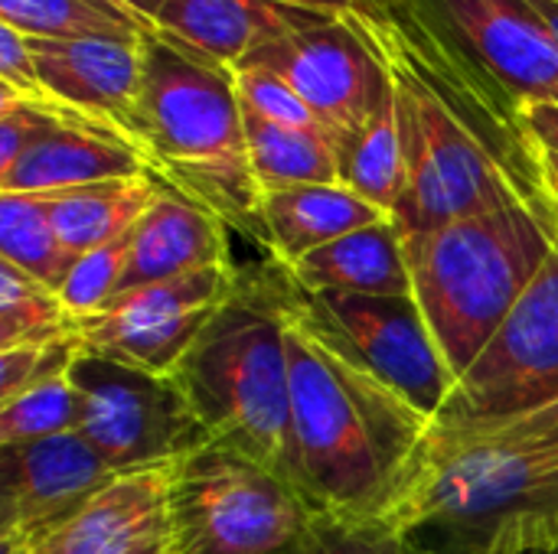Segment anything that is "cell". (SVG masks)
Instances as JSON below:
<instances>
[{
	"instance_id": "cell-1",
	"label": "cell",
	"mask_w": 558,
	"mask_h": 554,
	"mask_svg": "<svg viewBox=\"0 0 558 554\" xmlns=\"http://www.w3.org/2000/svg\"><path fill=\"white\" fill-rule=\"evenodd\" d=\"M288 480L337 516H379L435 421L311 330L288 300Z\"/></svg>"
},
{
	"instance_id": "cell-2",
	"label": "cell",
	"mask_w": 558,
	"mask_h": 554,
	"mask_svg": "<svg viewBox=\"0 0 558 554\" xmlns=\"http://www.w3.org/2000/svg\"><path fill=\"white\" fill-rule=\"evenodd\" d=\"M379 519L412 554L558 552V444L435 424Z\"/></svg>"
},
{
	"instance_id": "cell-3",
	"label": "cell",
	"mask_w": 558,
	"mask_h": 554,
	"mask_svg": "<svg viewBox=\"0 0 558 554\" xmlns=\"http://www.w3.org/2000/svg\"><path fill=\"white\" fill-rule=\"evenodd\" d=\"M137 140L163 186L216 212L248 242L265 245L262 186L248 160L235 69L147 33Z\"/></svg>"
},
{
	"instance_id": "cell-4",
	"label": "cell",
	"mask_w": 558,
	"mask_h": 554,
	"mask_svg": "<svg viewBox=\"0 0 558 554\" xmlns=\"http://www.w3.org/2000/svg\"><path fill=\"white\" fill-rule=\"evenodd\" d=\"M288 300L291 281L275 261L239 268L232 294L173 372L213 441L284 477L291 447Z\"/></svg>"
},
{
	"instance_id": "cell-5",
	"label": "cell",
	"mask_w": 558,
	"mask_h": 554,
	"mask_svg": "<svg viewBox=\"0 0 558 554\" xmlns=\"http://www.w3.org/2000/svg\"><path fill=\"white\" fill-rule=\"evenodd\" d=\"M556 242L546 206L513 202L405 238L412 294L461 379L533 284Z\"/></svg>"
},
{
	"instance_id": "cell-6",
	"label": "cell",
	"mask_w": 558,
	"mask_h": 554,
	"mask_svg": "<svg viewBox=\"0 0 558 554\" xmlns=\"http://www.w3.org/2000/svg\"><path fill=\"white\" fill-rule=\"evenodd\" d=\"M350 16L383 56L402 114L409 186L392 216L402 229V238L425 235L458 219L484 216L513 202L543 206L490 153V147L464 124V118L402 59V52L366 23L363 13L350 10Z\"/></svg>"
},
{
	"instance_id": "cell-7",
	"label": "cell",
	"mask_w": 558,
	"mask_h": 554,
	"mask_svg": "<svg viewBox=\"0 0 558 554\" xmlns=\"http://www.w3.org/2000/svg\"><path fill=\"white\" fill-rule=\"evenodd\" d=\"M314 516L284 473L209 441L177 464L170 554H301Z\"/></svg>"
},
{
	"instance_id": "cell-8",
	"label": "cell",
	"mask_w": 558,
	"mask_h": 554,
	"mask_svg": "<svg viewBox=\"0 0 558 554\" xmlns=\"http://www.w3.org/2000/svg\"><path fill=\"white\" fill-rule=\"evenodd\" d=\"M497 108L558 104V39L530 0H386Z\"/></svg>"
},
{
	"instance_id": "cell-9",
	"label": "cell",
	"mask_w": 558,
	"mask_h": 554,
	"mask_svg": "<svg viewBox=\"0 0 558 554\" xmlns=\"http://www.w3.org/2000/svg\"><path fill=\"white\" fill-rule=\"evenodd\" d=\"M69 376L78 392L75 431L111 473L180 464L213 441L173 376L141 372L85 349Z\"/></svg>"
},
{
	"instance_id": "cell-10",
	"label": "cell",
	"mask_w": 558,
	"mask_h": 554,
	"mask_svg": "<svg viewBox=\"0 0 558 554\" xmlns=\"http://www.w3.org/2000/svg\"><path fill=\"white\" fill-rule=\"evenodd\" d=\"M291 307L333 349L396 389L432 421L445 415L458 379L448 369L415 294L311 297L291 284Z\"/></svg>"
},
{
	"instance_id": "cell-11",
	"label": "cell",
	"mask_w": 558,
	"mask_h": 554,
	"mask_svg": "<svg viewBox=\"0 0 558 554\" xmlns=\"http://www.w3.org/2000/svg\"><path fill=\"white\" fill-rule=\"evenodd\" d=\"M553 402H558V222L546 264L458 379L438 424L507 421Z\"/></svg>"
},
{
	"instance_id": "cell-12",
	"label": "cell",
	"mask_w": 558,
	"mask_h": 554,
	"mask_svg": "<svg viewBox=\"0 0 558 554\" xmlns=\"http://www.w3.org/2000/svg\"><path fill=\"white\" fill-rule=\"evenodd\" d=\"M235 278V264L203 268L124 291L78 323L82 349L141 372L173 376L196 336L232 294Z\"/></svg>"
},
{
	"instance_id": "cell-13",
	"label": "cell",
	"mask_w": 558,
	"mask_h": 554,
	"mask_svg": "<svg viewBox=\"0 0 558 554\" xmlns=\"http://www.w3.org/2000/svg\"><path fill=\"white\" fill-rule=\"evenodd\" d=\"M242 65L281 75L327 127L337 150L392 98V75L350 13H333L278 39Z\"/></svg>"
},
{
	"instance_id": "cell-14",
	"label": "cell",
	"mask_w": 558,
	"mask_h": 554,
	"mask_svg": "<svg viewBox=\"0 0 558 554\" xmlns=\"http://www.w3.org/2000/svg\"><path fill=\"white\" fill-rule=\"evenodd\" d=\"M114 477L78 431L0 447V545L46 535Z\"/></svg>"
},
{
	"instance_id": "cell-15",
	"label": "cell",
	"mask_w": 558,
	"mask_h": 554,
	"mask_svg": "<svg viewBox=\"0 0 558 554\" xmlns=\"http://www.w3.org/2000/svg\"><path fill=\"white\" fill-rule=\"evenodd\" d=\"M144 36L29 39L39 91L88 121L118 131L141 150L137 108L144 85Z\"/></svg>"
},
{
	"instance_id": "cell-16",
	"label": "cell",
	"mask_w": 558,
	"mask_h": 554,
	"mask_svg": "<svg viewBox=\"0 0 558 554\" xmlns=\"http://www.w3.org/2000/svg\"><path fill=\"white\" fill-rule=\"evenodd\" d=\"M177 464L118 473L75 516L29 545L39 554H170Z\"/></svg>"
},
{
	"instance_id": "cell-17",
	"label": "cell",
	"mask_w": 558,
	"mask_h": 554,
	"mask_svg": "<svg viewBox=\"0 0 558 554\" xmlns=\"http://www.w3.org/2000/svg\"><path fill=\"white\" fill-rule=\"evenodd\" d=\"M333 13L281 0H163L154 33L177 39L219 65H242L252 52L288 39Z\"/></svg>"
},
{
	"instance_id": "cell-18",
	"label": "cell",
	"mask_w": 558,
	"mask_h": 554,
	"mask_svg": "<svg viewBox=\"0 0 558 554\" xmlns=\"http://www.w3.org/2000/svg\"><path fill=\"white\" fill-rule=\"evenodd\" d=\"M229 232L216 212L167 186L131 232L128 271L118 294L203 268H232Z\"/></svg>"
},
{
	"instance_id": "cell-19",
	"label": "cell",
	"mask_w": 558,
	"mask_h": 554,
	"mask_svg": "<svg viewBox=\"0 0 558 554\" xmlns=\"http://www.w3.org/2000/svg\"><path fill=\"white\" fill-rule=\"evenodd\" d=\"M141 173H150V163L131 140L82 124H59L0 173V193H62Z\"/></svg>"
},
{
	"instance_id": "cell-20",
	"label": "cell",
	"mask_w": 558,
	"mask_h": 554,
	"mask_svg": "<svg viewBox=\"0 0 558 554\" xmlns=\"http://www.w3.org/2000/svg\"><path fill=\"white\" fill-rule=\"evenodd\" d=\"M281 271L301 294H311V297L317 294H356V297L412 294L405 238L396 219L356 229L298 258L294 264Z\"/></svg>"
},
{
	"instance_id": "cell-21",
	"label": "cell",
	"mask_w": 558,
	"mask_h": 554,
	"mask_svg": "<svg viewBox=\"0 0 558 554\" xmlns=\"http://www.w3.org/2000/svg\"><path fill=\"white\" fill-rule=\"evenodd\" d=\"M392 219L343 183H314L262 193V235L268 261L288 268L298 258L376 222Z\"/></svg>"
},
{
	"instance_id": "cell-22",
	"label": "cell",
	"mask_w": 558,
	"mask_h": 554,
	"mask_svg": "<svg viewBox=\"0 0 558 554\" xmlns=\"http://www.w3.org/2000/svg\"><path fill=\"white\" fill-rule=\"evenodd\" d=\"M163 189L167 186L154 173H141L46 196L59 242L78 258L85 251L128 238Z\"/></svg>"
},
{
	"instance_id": "cell-23",
	"label": "cell",
	"mask_w": 558,
	"mask_h": 554,
	"mask_svg": "<svg viewBox=\"0 0 558 554\" xmlns=\"http://www.w3.org/2000/svg\"><path fill=\"white\" fill-rule=\"evenodd\" d=\"M337 153H340V183L350 186L366 202L379 206L383 212L396 216L409 186L405 137H402L396 88L392 98L347 144H340Z\"/></svg>"
},
{
	"instance_id": "cell-24",
	"label": "cell",
	"mask_w": 558,
	"mask_h": 554,
	"mask_svg": "<svg viewBox=\"0 0 558 554\" xmlns=\"http://www.w3.org/2000/svg\"><path fill=\"white\" fill-rule=\"evenodd\" d=\"M245 114V140L252 173L262 193L314 183H340V153L327 131L281 127L265 118Z\"/></svg>"
},
{
	"instance_id": "cell-25",
	"label": "cell",
	"mask_w": 558,
	"mask_h": 554,
	"mask_svg": "<svg viewBox=\"0 0 558 554\" xmlns=\"http://www.w3.org/2000/svg\"><path fill=\"white\" fill-rule=\"evenodd\" d=\"M0 258L59 291L75 255L59 242L46 193H0Z\"/></svg>"
},
{
	"instance_id": "cell-26",
	"label": "cell",
	"mask_w": 558,
	"mask_h": 554,
	"mask_svg": "<svg viewBox=\"0 0 558 554\" xmlns=\"http://www.w3.org/2000/svg\"><path fill=\"white\" fill-rule=\"evenodd\" d=\"M78 320L59 291L0 258V349L75 340Z\"/></svg>"
},
{
	"instance_id": "cell-27",
	"label": "cell",
	"mask_w": 558,
	"mask_h": 554,
	"mask_svg": "<svg viewBox=\"0 0 558 554\" xmlns=\"http://www.w3.org/2000/svg\"><path fill=\"white\" fill-rule=\"evenodd\" d=\"M0 23L29 39L144 36L137 23L92 0H0Z\"/></svg>"
},
{
	"instance_id": "cell-28",
	"label": "cell",
	"mask_w": 558,
	"mask_h": 554,
	"mask_svg": "<svg viewBox=\"0 0 558 554\" xmlns=\"http://www.w3.org/2000/svg\"><path fill=\"white\" fill-rule=\"evenodd\" d=\"M75 424H78V392L69 372L33 385L10 402H0V447L69 434L75 431Z\"/></svg>"
},
{
	"instance_id": "cell-29",
	"label": "cell",
	"mask_w": 558,
	"mask_h": 554,
	"mask_svg": "<svg viewBox=\"0 0 558 554\" xmlns=\"http://www.w3.org/2000/svg\"><path fill=\"white\" fill-rule=\"evenodd\" d=\"M128 248H131V235L121 242H111L105 248L78 255L75 264L69 268V274L59 287V297L78 323L118 297L124 271H128Z\"/></svg>"
},
{
	"instance_id": "cell-30",
	"label": "cell",
	"mask_w": 558,
	"mask_h": 554,
	"mask_svg": "<svg viewBox=\"0 0 558 554\" xmlns=\"http://www.w3.org/2000/svg\"><path fill=\"white\" fill-rule=\"evenodd\" d=\"M301 554H412L405 539L379 516H314Z\"/></svg>"
},
{
	"instance_id": "cell-31",
	"label": "cell",
	"mask_w": 558,
	"mask_h": 554,
	"mask_svg": "<svg viewBox=\"0 0 558 554\" xmlns=\"http://www.w3.org/2000/svg\"><path fill=\"white\" fill-rule=\"evenodd\" d=\"M235 91L242 111L265 118L281 127H301V131H327L317 114L304 104V98L275 72L262 65H235Z\"/></svg>"
},
{
	"instance_id": "cell-32",
	"label": "cell",
	"mask_w": 558,
	"mask_h": 554,
	"mask_svg": "<svg viewBox=\"0 0 558 554\" xmlns=\"http://www.w3.org/2000/svg\"><path fill=\"white\" fill-rule=\"evenodd\" d=\"M78 349H82L78 336L75 340H56V343L0 349V402H10L20 392L69 372L75 356H78Z\"/></svg>"
},
{
	"instance_id": "cell-33",
	"label": "cell",
	"mask_w": 558,
	"mask_h": 554,
	"mask_svg": "<svg viewBox=\"0 0 558 554\" xmlns=\"http://www.w3.org/2000/svg\"><path fill=\"white\" fill-rule=\"evenodd\" d=\"M448 428L481 438H497V441H517V444H558V402L507 421H477V424H448Z\"/></svg>"
},
{
	"instance_id": "cell-34",
	"label": "cell",
	"mask_w": 558,
	"mask_h": 554,
	"mask_svg": "<svg viewBox=\"0 0 558 554\" xmlns=\"http://www.w3.org/2000/svg\"><path fill=\"white\" fill-rule=\"evenodd\" d=\"M0 82L20 91L23 98L39 95V78H36V59L29 49V36L20 29L0 23Z\"/></svg>"
},
{
	"instance_id": "cell-35",
	"label": "cell",
	"mask_w": 558,
	"mask_h": 554,
	"mask_svg": "<svg viewBox=\"0 0 558 554\" xmlns=\"http://www.w3.org/2000/svg\"><path fill=\"white\" fill-rule=\"evenodd\" d=\"M523 124L536 147L558 153V104H530L523 111Z\"/></svg>"
},
{
	"instance_id": "cell-36",
	"label": "cell",
	"mask_w": 558,
	"mask_h": 554,
	"mask_svg": "<svg viewBox=\"0 0 558 554\" xmlns=\"http://www.w3.org/2000/svg\"><path fill=\"white\" fill-rule=\"evenodd\" d=\"M92 3H98V7H105V10H111V13L128 16V20L137 23L144 33H154V20H157V13H160V7H163V0H92Z\"/></svg>"
},
{
	"instance_id": "cell-37",
	"label": "cell",
	"mask_w": 558,
	"mask_h": 554,
	"mask_svg": "<svg viewBox=\"0 0 558 554\" xmlns=\"http://www.w3.org/2000/svg\"><path fill=\"white\" fill-rule=\"evenodd\" d=\"M539 153V186H543V202L549 216L558 222V153L536 147Z\"/></svg>"
},
{
	"instance_id": "cell-38",
	"label": "cell",
	"mask_w": 558,
	"mask_h": 554,
	"mask_svg": "<svg viewBox=\"0 0 558 554\" xmlns=\"http://www.w3.org/2000/svg\"><path fill=\"white\" fill-rule=\"evenodd\" d=\"M291 7H304V10H324V13H350L356 10V0H281Z\"/></svg>"
},
{
	"instance_id": "cell-39",
	"label": "cell",
	"mask_w": 558,
	"mask_h": 554,
	"mask_svg": "<svg viewBox=\"0 0 558 554\" xmlns=\"http://www.w3.org/2000/svg\"><path fill=\"white\" fill-rule=\"evenodd\" d=\"M536 7V13L546 20V26L553 29V36L558 39V0H530Z\"/></svg>"
},
{
	"instance_id": "cell-40",
	"label": "cell",
	"mask_w": 558,
	"mask_h": 554,
	"mask_svg": "<svg viewBox=\"0 0 558 554\" xmlns=\"http://www.w3.org/2000/svg\"><path fill=\"white\" fill-rule=\"evenodd\" d=\"M3 554H39L29 542H20V545H3Z\"/></svg>"
},
{
	"instance_id": "cell-41",
	"label": "cell",
	"mask_w": 558,
	"mask_h": 554,
	"mask_svg": "<svg viewBox=\"0 0 558 554\" xmlns=\"http://www.w3.org/2000/svg\"><path fill=\"white\" fill-rule=\"evenodd\" d=\"M549 554H558V552H549Z\"/></svg>"
}]
</instances>
